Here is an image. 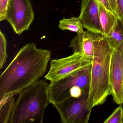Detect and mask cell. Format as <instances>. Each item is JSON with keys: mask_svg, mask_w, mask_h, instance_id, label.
<instances>
[{"mask_svg": "<svg viewBox=\"0 0 123 123\" xmlns=\"http://www.w3.org/2000/svg\"><path fill=\"white\" fill-rule=\"evenodd\" d=\"M50 57V51L37 49L34 43L24 46L0 76V97L19 94L38 80L46 72Z\"/></svg>", "mask_w": 123, "mask_h": 123, "instance_id": "6da1fadb", "label": "cell"}, {"mask_svg": "<svg viewBox=\"0 0 123 123\" xmlns=\"http://www.w3.org/2000/svg\"><path fill=\"white\" fill-rule=\"evenodd\" d=\"M94 53L91 63V80L87 107L89 111L103 104L111 92L109 82L111 58L114 49L101 34L93 33Z\"/></svg>", "mask_w": 123, "mask_h": 123, "instance_id": "7a4b0ae2", "label": "cell"}, {"mask_svg": "<svg viewBox=\"0 0 123 123\" xmlns=\"http://www.w3.org/2000/svg\"><path fill=\"white\" fill-rule=\"evenodd\" d=\"M49 84L39 80L19 94L10 119V123H42L49 98Z\"/></svg>", "mask_w": 123, "mask_h": 123, "instance_id": "3957f363", "label": "cell"}, {"mask_svg": "<svg viewBox=\"0 0 123 123\" xmlns=\"http://www.w3.org/2000/svg\"><path fill=\"white\" fill-rule=\"evenodd\" d=\"M91 64L80 68L59 80L51 82L48 92L50 103L54 105L67 99L70 90L78 87L89 94L91 80Z\"/></svg>", "mask_w": 123, "mask_h": 123, "instance_id": "277c9868", "label": "cell"}, {"mask_svg": "<svg viewBox=\"0 0 123 123\" xmlns=\"http://www.w3.org/2000/svg\"><path fill=\"white\" fill-rule=\"evenodd\" d=\"M88 94L83 92L80 97H70L54 106L59 112L63 123H88L91 111L87 108Z\"/></svg>", "mask_w": 123, "mask_h": 123, "instance_id": "5b68a950", "label": "cell"}, {"mask_svg": "<svg viewBox=\"0 0 123 123\" xmlns=\"http://www.w3.org/2000/svg\"><path fill=\"white\" fill-rule=\"evenodd\" d=\"M34 19L31 0H10L7 11V20L16 34L28 31Z\"/></svg>", "mask_w": 123, "mask_h": 123, "instance_id": "8992f818", "label": "cell"}, {"mask_svg": "<svg viewBox=\"0 0 123 123\" xmlns=\"http://www.w3.org/2000/svg\"><path fill=\"white\" fill-rule=\"evenodd\" d=\"M91 63V60L80 54H73L65 58L52 60L49 71L44 78L50 82L57 81Z\"/></svg>", "mask_w": 123, "mask_h": 123, "instance_id": "52a82bcc", "label": "cell"}, {"mask_svg": "<svg viewBox=\"0 0 123 123\" xmlns=\"http://www.w3.org/2000/svg\"><path fill=\"white\" fill-rule=\"evenodd\" d=\"M109 82L111 95L117 104H123V42L114 49L111 58Z\"/></svg>", "mask_w": 123, "mask_h": 123, "instance_id": "ba28073f", "label": "cell"}, {"mask_svg": "<svg viewBox=\"0 0 123 123\" xmlns=\"http://www.w3.org/2000/svg\"><path fill=\"white\" fill-rule=\"evenodd\" d=\"M79 18L87 31L102 34L99 19V2L97 0H82Z\"/></svg>", "mask_w": 123, "mask_h": 123, "instance_id": "9c48e42d", "label": "cell"}, {"mask_svg": "<svg viewBox=\"0 0 123 123\" xmlns=\"http://www.w3.org/2000/svg\"><path fill=\"white\" fill-rule=\"evenodd\" d=\"M69 47L73 54H80L92 60L94 53V34L87 31L77 35L71 41Z\"/></svg>", "mask_w": 123, "mask_h": 123, "instance_id": "30bf717a", "label": "cell"}, {"mask_svg": "<svg viewBox=\"0 0 123 123\" xmlns=\"http://www.w3.org/2000/svg\"><path fill=\"white\" fill-rule=\"evenodd\" d=\"M14 93H7L0 97V123H8L15 105Z\"/></svg>", "mask_w": 123, "mask_h": 123, "instance_id": "8fae6325", "label": "cell"}, {"mask_svg": "<svg viewBox=\"0 0 123 123\" xmlns=\"http://www.w3.org/2000/svg\"><path fill=\"white\" fill-rule=\"evenodd\" d=\"M99 13L102 34L106 36L115 25L118 18L113 11L108 10L99 3Z\"/></svg>", "mask_w": 123, "mask_h": 123, "instance_id": "7c38bea8", "label": "cell"}, {"mask_svg": "<svg viewBox=\"0 0 123 123\" xmlns=\"http://www.w3.org/2000/svg\"><path fill=\"white\" fill-rule=\"evenodd\" d=\"M104 37L109 46L114 49L120 45L123 42V21L118 18L111 32Z\"/></svg>", "mask_w": 123, "mask_h": 123, "instance_id": "4fadbf2b", "label": "cell"}, {"mask_svg": "<svg viewBox=\"0 0 123 123\" xmlns=\"http://www.w3.org/2000/svg\"><path fill=\"white\" fill-rule=\"evenodd\" d=\"M59 27L61 30H68L77 34L84 31L83 25L79 17H73L69 19L63 18L60 21Z\"/></svg>", "mask_w": 123, "mask_h": 123, "instance_id": "5bb4252c", "label": "cell"}, {"mask_svg": "<svg viewBox=\"0 0 123 123\" xmlns=\"http://www.w3.org/2000/svg\"><path fill=\"white\" fill-rule=\"evenodd\" d=\"M0 68L2 69L6 63L8 58L7 52V40L5 36L0 31Z\"/></svg>", "mask_w": 123, "mask_h": 123, "instance_id": "9a60e30c", "label": "cell"}, {"mask_svg": "<svg viewBox=\"0 0 123 123\" xmlns=\"http://www.w3.org/2000/svg\"><path fill=\"white\" fill-rule=\"evenodd\" d=\"M104 123H123V107L122 104L113 111L111 115L104 121Z\"/></svg>", "mask_w": 123, "mask_h": 123, "instance_id": "2e32d148", "label": "cell"}, {"mask_svg": "<svg viewBox=\"0 0 123 123\" xmlns=\"http://www.w3.org/2000/svg\"><path fill=\"white\" fill-rule=\"evenodd\" d=\"M10 0H0V21L7 19V11Z\"/></svg>", "mask_w": 123, "mask_h": 123, "instance_id": "e0dca14e", "label": "cell"}, {"mask_svg": "<svg viewBox=\"0 0 123 123\" xmlns=\"http://www.w3.org/2000/svg\"><path fill=\"white\" fill-rule=\"evenodd\" d=\"M117 16L118 18L123 21V0H116Z\"/></svg>", "mask_w": 123, "mask_h": 123, "instance_id": "ac0fdd59", "label": "cell"}, {"mask_svg": "<svg viewBox=\"0 0 123 123\" xmlns=\"http://www.w3.org/2000/svg\"><path fill=\"white\" fill-rule=\"evenodd\" d=\"M99 3L103 5L106 9L110 11H112L108 0H97Z\"/></svg>", "mask_w": 123, "mask_h": 123, "instance_id": "d6986e66", "label": "cell"}, {"mask_svg": "<svg viewBox=\"0 0 123 123\" xmlns=\"http://www.w3.org/2000/svg\"><path fill=\"white\" fill-rule=\"evenodd\" d=\"M108 0L110 3L112 11L117 15V6L116 0Z\"/></svg>", "mask_w": 123, "mask_h": 123, "instance_id": "ffe728a7", "label": "cell"}, {"mask_svg": "<svg viewBox=\"0 0 123 123\" xmlns=\"http://www.w3.org/2000/svg\"><path fill=\"white\" fill-rule=\"evenodd\" d=\"M122 21H123V20H122Z\"/></svg>", "mask_w": 123, "mask_h": 123, "instance_id": "44dd1931", "label": "cell"}]
</instances>
